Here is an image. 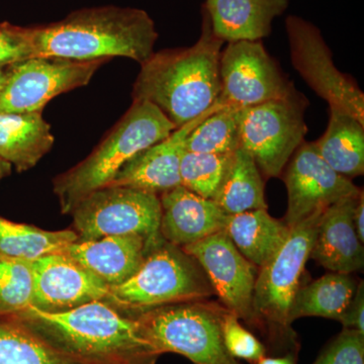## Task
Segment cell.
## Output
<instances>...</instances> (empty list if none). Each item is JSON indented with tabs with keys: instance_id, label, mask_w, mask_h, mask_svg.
Returning a JSON list of instances; mask_svg holds the SVG:
<instances>
[{
	"instance_id": "obj_1",
	"label": "cell",
	"mask_w": 364,
	"mask_h": 364,
	"mask_svg": "<svg viewBox=\"0 0 364 364\" xmlns=\"http://www.w3.org/2000/svg\"><path fill=\"white\" fill-rule=\"evenodd\" d=\"M4 318L81 364H155L161 356L135 318L104 301L59 313L31 306Z\"/></svg>"
},
{
	"instance_id": "obj_2",
	"label": "cell",
	"mask_w": 364,
	"mask_h": 364,
	"mask_svg": "<svg viewBox=\"0 0 364 364\" xmlns=\"http://www.w3.org/2000/svg\"><path fill=\"white\" fill-rule=\"evenodd\" d=\"M224 43L213 33L203 9L202 33L195 45L153 53L141 64L132 91L133 102L154 105L176 129L198 119L221 93L220 60Z\"/></svg>"
},
{
	"instance_id": "obj_3",
	"label": "cell",
	"mask_w": 364,
	"mask_h": 364,
	"mask_svg": "<svg viewBox=\"0 0 364 364\" xmlns=\"http://www.w3.org/2000/svg\"><path fill=\"white\" fill-rule=\"evenodd\" d=\"M35 57L92 61L124 57L143 64L154 53L158 33L143 9L100 6L31 28Z\"/></svg>"
},
{
	"instance_id": "obj_4",
	"label": "cell",
	"mask_w": 364,
	"mask_h": 364,
	"mask_svg": "<svg viewBox=\"0 0 364 364\" xmlns=\"http://www.w3.org/2000/svg\"><path fill=\"white\" fill-rule=\"evenodd\" d=\"M174 130V124L154 105L134 100L90 156L55 177L53 191L62 214L70 215L83 198L109 186L129 160L164 140Z\"/></svg>"
},
{
	"instance_id": "obj_5",
	"label": "cell",
	"mask_w": 364,
	"mask_h": 364,
	"mask_svg": "<svg viewBox=\"0 0 364 364\" xmlns=\"http://www.w3.org/2000/svg\"><path fill=\"white\" fill-rule=\"evenodd\" d=\"M214 294L200 264L181 247L162 239L131 279L109 287L105 301L134 318L158 306L208 301Z\"/></svg>"
},
{
	"instance_id": "obj_6",
	"label": "cell",
	"mask_w": 364,
	"mask_h": 364,
	"mask_svg": "<svg viewBox=\"0 0 364 364\" xmlns=\"http://www.w3.org/2000/svg\"><path fill=\"white\" fill-rule=\"evenodd\" d=\"M324 212L316 213L291 228L279 252L258 272L253 294V327L265 333L277 349L282 347L284 350L298 351L289 314Z\"/></svg>"
},
{
	"instance_id": "obj_7",
	"label": "cell",
	"mask_w": 364,
	"mask_h": 364,
	"mask_svg": "<svg viewBox=\"0 0 364 364\" xmlns=\"http://www.w3.org/2000/svg\"><path fill=\"white\" fill-rule=\"evenodd\" d=\"M226 310L208 299L158 306L134 318L160 355L181 354L193 364H240L223 339Z\"/></svg>"
},
{
	"instance_id": "obj_8",
	"label": "cell",
	"mask_w": 364,
	"mask_h": 364,
	"mask_svg": "<svg viewBox=\"0 0 364 364\" xmlns=\"http://www.w3.org/2000/svg\"><path fill=\"white\" fill-rule=\"evenodd\" d=\"M308 105L305 95L296 90L289 97L239 109L240 147L267 178L282 176L304 142Z\"/></svg>"
},
{
	"instance_id": "obj_9",
	"label": "cell",
	"mask_w": 364,
	"mask_h": 364,
	"mask_svg": "<svg viewBox=\"0 0 364 364\" xmlns=\"http://www.w3.org/2000/svg\"><path fill=\"white\" fill-rule=\"evenodd\" d=\"M70 215L79 241L129 235H140L154 242L162 238L160 198L138 189H97L83 198Z\"/></svg>"
},
{
	"instance_id": "obj_10",
	"label": "cell",
	"mask_w": 364,
	"mask_h": 364,
	"mask_svg": "<svg viewBox=\"0 0 364 364\" xmlns=\"http://www.w3.org/2000/svg\"><path fill=\"white\" fill-rule=\"evenodd\" d=\"M107 61L32 57L11 64L0 92V112H43L53 98L87 85Z\"/></svg>"
},
{
	"instance_id": "obj_11",
	"label": "cell",
	"mask_w": 364,
	"mask_h": 364,
	"mask_svg": "<svg viewBox=\"0 0 364 364\" xmlns=\"http://www.w3.org/2000/svg\"><path fill=\"white\" fill-rule=\"evenodd\" d=\"M291 63L306 85L328 102L364 124V95L356 83L339 71L317 26L298 16L286 21Z\"/></svg>"
},
{
	"instance_id": "obj_12",
	"label": "cell",
	"mask_w": 364,
	"mask_h": 364,
	"mask_svg": "<svg viewBox=\"0 0 364 364\" xmlns=\"http://www.w3.org/2000/svg\"><path fill=\"white\" fill-rule=\"evenodd\" d=\"M220 78L218 100L225 107L239 109L287 97L296 91L261 41L228 43L220 60Z\"/></svg>"
},
{
	"instance_id": "obj_13",
	"label": "cell",
	"mask_w": 364,
	"mask_h": 364,
	"mask_svg": "<svg viewBox=\"0 0 364 364\" xmlns=\"http://www.w3.org/2000/svg\"><path fill=\"white\" fill-rule=\"evenodd\" d=\"M287 191L284 224L289 229L316 213L324 212L344 198H356L363 189L340 176L318 154L315 143L299 145L289 161L284 176Z\"/></svg>"
},
{
	"instance_id": "obj_14",
	"label": "cell",
	"mask_w": 364,
	"mask_h": 364,
	"mask_svg": "<svg viewBox=\"0 0 364 364\" xmlns=\"http://www.w3.org/2000/svg\"><path fill=\"white\" fill-rule=\"evenodd\" d=\"M182 250L202 267L222 306L253 327L258 268L242 255L226 230L184 246Z\"/></svg>"
},
{
	"instance_id": "obj_15",
	"label": "cell",
	"mask_w": 364,
	"mask_h": 364,
	"mask_svg": "<svg viewBox=\"0 0 364 364\" xmlns=\"http://www.w3.org/2000/svg\"><path fill=\"white\" fill-rule=\"evenodd\" d=\"M32 268V306L43 312H65L109 296L107 284L63 253L43 256Z\"/></svg>"
},
{
	"instance_id": "obj_16",
	"label": "cell",
	"mask_w": 364,
	"mask_h": 364,
	"mask_svg": "<svg viewBox=\"0 0 364 364\" xmlns=\"http://www.w3.org/2000/svg\"><path fill=\"white\" fill-rule=\"evenodd\" d=\"M225 105L217 102L202 116L176 129L164 140L146 148L122 167L107 186H124L160 196L181 186V161L191 131L210 114Z\"/></svg>"
},
{
	"instance_id": "obj_17",
	"label": "cell",
	"mask_w": 364,
	"mask_h": 364,
	"mask_svg": "<svg viewBox=\"0 0 364 364\" xmlns=\"http://www.w3.org/2000/svg\"><path fill=\"white\" fill-rule=\"evenodd\" d=\"M162 239L154 242L140 235H129L78 240L70 244L63 254L107 287H114L131 279Z\"/></svg>"
},
{
	"instance_id": "obj_18",
	"label": "cell",
	"mask_w": 364,
	"mask_h": 364,
	"mask_svg": "<svg viewBox=\"0 0 364 364\" xmlns=\"http://www.w3.org/2000/svg\"><path fill=\"white\" fill-rule=\"evenodd\" d=\"M159 198L160 235L173 245L182 248L226 230L230 215L212 200L196 195L182 186Z\"/></svg>"
},
{
	"instance_id": "obj_19",
	"label": "cell",
	"mask_w": 364,
	"mask_h": 364,
	"mask_svg": "<svg viewBox=\"0 0 364 364\" xmlns=\"http://www.w3.org/2000/svg\"><path fill=\"white\" fill-rule=\"evenodd\" d=\"M359 196L344 198L321 215L310 258L329 272L351 274L363 270L364 243L353 223Z\"/></svg>"
},
{
	"instance_id": "obj_20",
	"label": "cell",
	"mask_w": 364,
	"mask_h": 364,
	"mask_svg": "<svg viewBox=\"0 0 364 364\" xmlns=\"http://www.w3.org/2000/svg\"><path fill=\"white\" fill-rule=\"evenodd\" d=\"M289 0H207L213 33L223 42L261 41L272 32V23L289 7Z\"/></svg>"
},
{
	"instance_id": "obj_21",
	"label": "cell",
	"mask_w": 364,
	"mask_h": 364,
	"mask_svg": "<svg viewBox=\"0 0 364 364\" xmlns=\"http://www.w3.org/2000/svg\"><path fill=\"white\" fill-rule=\"evenodd\" d=\"M54 136L42 112H0V157L28 171L52 149Z\"/></svg>"
},
{
	"instance_id": "obj_22",
	"label": "cell",
	"mask_w": 364,
	"mask_h": 364,
	"mask_svg": "<svg viewBox=\"0 0 364 364\" xmlns=\"http://www.w3.org/2000/svg\"><path fill=\"white\" fill-rule=\"evenodd\" d=\"M289 228L268 214L256 210L229 217L226 231L242 255L258 269L279 252L289 234Z\"/></svg>"
},
{
	"instance_id": "obj_23",
	"label": "cell",
	"mask_w": 364,
	"mask_h": 364,
	"mask_svg": "<svg viewBox=\"0 0 364 364\" xmlns=\"http://www.w3.org/2000/svg\"><path fill=\"white\" fill-rule=\"evenodd\" d=\"M329 112L324 135L314 142L318 154L340 176H363L364 124L336 107H329Z\"/></svg>"
},
{
	"instance_id": "obj_24",
	"label": "cell",
	"mask_w": 364,
	"mask_h": 364,
	"mask_svg": "<svg viewBox=\"0 0 364 364\" xmlns=\"http://www.w3.org/2000/svg\"><path fill=\"white\" fill-rule=\"evenodd\" d=\"M212 200L229 215L267 210L261 172L243 148L235 151L231 164Z\"/></svg>"
},
{
	"instance_id": "obj_25",
	"label": "cell",
	"mask_w": 364,
	"mask_h": 364,
	"mask_svg": "<svg viewBox=\"0 0 364 364\" xmlns=\"http://www.w3.org/2000/svg\"><path fill=\"white\" fill-rule=\"evenodd\" d=\"M358 282L346 273L330 272L299 287L294 294L289 322L303 317H322L338 321L350 303Z\"/></svg>"
},
{
	"instance_id": "obj_26",
	"label": "cell",
	"mask_w": 364,
	"mask_h": 364,
	"mask_svg": "<svg viewBox=\"0 0 364 364\" xmlns=\"http://www.w3.org/2000/svg\"><path fill=\"white\" fill-rule=\"evenodd\" d=\"M78 239L73 229L47 231L0 215V253L14 259L33 262L49 254L63 253Z\"/></svg>"
},
{
	"instance_id": "obj_27",
	"label": "cell",
	"mask_w": 364,
	"mask_h": 364,
	"mask_svg": "<svg viewBox=\"0 0 364 364\" xmlns=\"http://www.w3.org/2000/svg\"><path fill=\"white\" fill-rule=\"evenodd\" d=\"M240 148L239 109L224 107L203 119L189 133L186 151L205 154H228Z\"/></svg>"
},
{
	"instance_id": "obj_28",
	"label": "cell",
	"mask_w": 364,
	"mask_h": 364,
	"mask_svg": "<svg viewBox=\"0 0 364 364\" xmlns=\"http://www.w3.org/2000/svg\"><path fill=\"white\" fill-rule=\"evenodd\" d=\"M0 364H81L61 355L20 326L0 318Z\"/></svg>"
},
{
	"instance_id": "obj_29",
	"label": "cell",
	"mask_w": 364,
	"mask_h": 364,
	"mask_svg": "<svg viewBox=\"0 0 364 364\" xmlns=\"http://www.w3.org/2000/svg\"><path fill=\"white\" fill-rule=\"evenodd\" d=\"M233 153L205 154L186 151L181 161V184L191 193L212 200L231 164Z\"/></svg>"
},
{
	"instance_id": "obj_30",
	"label": "cell",
	"mask_w": 364,
	"mask_h": 364,
	"mask_svg": "<svg viewBox=\"0 0 364 364\" xmlns=\"http://www.w3.org/2000/svg\"><path fill=\"white\" fill-rule=\"evenodd\" d=\"M32 262L0 253V318H9L31 308L33 303Z\"/></svg>"
},
{
	"instance_id": "obj_31",
	"label": "cell",
	"mask_w": 364,
	"mask_h": 364,
	"mask_svg": "<svg viewBox=\"0 0 364 364\" xmlns=\"http://www.w3.org/2000/svg\"><path fill=\"white\" fill-rule=\"evenodd\" d=\"M225 346L235 359L256 364L267 356V347L246 329L234 313L225 311L222 318Z\"/></svg>"
},
{
	"instance_id": "obj_32",
	"label": "cell",
	"mask_w": 364,
	"mask_h": 364,
	"mask_svg": "<svg viewBox=\"0 0 364 364\" xmlns=\"http://www.w3.org/2000/svg\"><path fill=\"white\" fill-rule=\"evenodd\" d=\"M314 364H364V335L343 329L323 349Z\"/></svg>"
},
{
	"instance_id": "obj_33",
	"label": "cell",
	"mask_w": 364,
	"mask_h": 364,
	"mask_svg": "<svg viewBox=\"0 0 364 364\" xmlns=\"http://www.w3.org/2000/svg\"><path fill=\"white\" fill-rule=\"evenodd\" d=\"M35 57L31 28L0 23V66Z\"/></svg>"
},
{
	"instance_id": "obj_34",
	"label": "cell",
	"mask_w": 364,
	"mask_h": 364,
	"mask_svg": "<svg viewBox=\"0 0 364 364\" xmlns=\"http://www.w3.org/2000/svg\"><path fill=\"white\" fill-rule=\"evenodd\" d=\"M364 284L359 282L355 294L338 322L343 329L354 330L364 335Z\"/></svg>"
},
{
	"instance_id": "obj_35",
	"label": "cell",
	"mask_w": 364,
	"mask_h": 364,
	"mask_svg": "<svg viewBox=\"0 0 364 364\" xmlns=\"http://www.w3.org/2000/svg\"><path fill=\"white\" fill-rule=\"evenodd\" d=\"M364 195L359 196L353 212V223L359 240L364 243Z\"/></svg>"
},
{
	"instance_id": "obj_36",
	"label": "cell",
	"mask_w": 364,
	"mask_h": 364,
	"mask_svg": "<svg viewBox=\"0 0 364 364\" xmlns=\"http://www.w3.org/2000/svg\"><path fill=\"white\" fill-rule=\"evenodd\" d=\"M296 353H286L282 356H277V358H267L261 359L256 364H296Z\"/></svg>"
},
{
	"instance_id": "obj_37",
	"label": "cell",
	"mask_w": 364,
	"mask_h": 364,
	"mask_svg": "<svg viewBox=\"0 0 364 364\" xmlns=\"http://www.w3.org/2000/svg\"><path fill=\"white\" fill-rule=\"evenodd\" d=\"M13 166L0 157V181L6 177L11 176Z\"/></svg>"
},
{
	"instance_id": "obj_38",
	"label": "cell",
	"mask_w": 364,
	"mask_h": 364,
	"mask_svg": "<svg viewBox=\"0 0 364 364\" xmlns=\"http://www.w3.org/2000/svg\"><path fill=\"white\" fill-rule=\"evenodd\" d=\"M4 82H6V73L0 69V92L4 88Z\"/></svg>"
}]
</instances>
